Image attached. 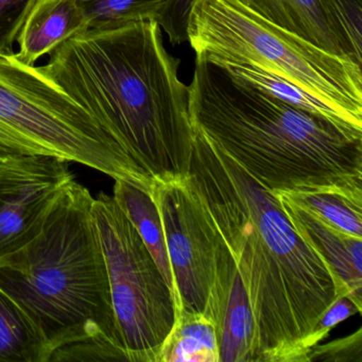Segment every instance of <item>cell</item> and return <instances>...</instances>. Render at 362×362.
Returning a JSON list of instances; mask_svg holds the SVG:
<instances>
[{
	"instance_id": "cell-20",
	"label": "cell",
	"mask_w": 362,
	"mask_h": 362,
	"mask_svg": "<svg viewBox=\"0 0 362 362\" xmlns=\"http://www.w3.org/2000/svg\"><path fill=\"white\" fill-rule=\"evenodd\" d=\"M320 3L347 56L362 66V0H320Z\"/></svg>"
},
{
	"instance_id": "cell-2",
	"label": "cell",
	"mask_w": 362,
	"mask_h": 362,
	"mask_svg": "<svg viewBox=\"0 0 362 362\" xmlns=\"http://www.w3.org/2000/svg\"><path fill=\"white\" fill-rule=\"evenodd\" d=\"M42 65L126 152L150 186L187 177L194 146L189 90L156 21L86 30Z\"/></svg>"
},
{
	"instance_id": "cell-24",
	"label": "cell",
	"mask_w": 362,
	"mask_h": 362,
	"mask_svg": "<svg viewBox=\"0 0 362 362\" xmlns=\"http://www.w3.org/2000/svg\"><path fill=\"white\" fill-rule=\"evenodd\" d=\"M194 1L196 0H167L158 24L167 33L173 45H181L188 41V18Z\"/></svg>"
},
{
	"instance_id": "cell-7",
	"label": "cell",
	"mask_w": 362,
	"mask_h": 362,
	"mask_svg": "<svg viewBox=\"0 0 362 362\" xmlns=\"http://www.w3.org/2000/svg\"><path fill=\"white\" fill-rule=\"evenodd\" d=\"M92 216L109 275L112 305L130 362H158L173 329V292L141 235L113 196L100 192Z\"/></svg>"
},
{
	"instance_id": "cell-16",
	"label": "cell",
	"mask_w": 362,
	"mask_h": 362,
	"mask_svg": "<svg viewBox=\"0 0 362 362\" xmlns=\"http://www.w3.org/2000/svg\"><path fill=\"white\" fill-rule=\"evenodd\" d=\"M158 362H220L213 322L203 313L181 311L165 339Z\"/></svg>"
},
{
	"instance_id": "cell-21",
	"label": "cell",
	"mask_w": 362,
	"mask_h": 362,
	"mask_svg": "<svg viewBox=\"0 0 362 362\" xmlns=\"http://www.w3.org/2000/svg\"><path fill=\"white\" fill-rule=\"evenodd\" d=\"M37 0H0V56L13 52L21 29Z\"/></svg>"
},
{
	"instance_id": "cell-18",
	"label": "cell",
	"mask_w": 362,
	"mask_h": 362,
	"mask_svg": "<svg viewBox=\"0 0 362 362\" xmlns=\"http://www.w3.org/2000/svg\"><path fill=\"white\" fill-rule=\"evenodd\" d=\"M0 361L49 362V353L30 320L0 289Z\"/></svg>"
},
{
	"instance_id": "cell-11",
	"label": "cell",
	"mask_w": 362,
	"mask_h": 362,
	"mask_svg": "<svg viewBox=\"0 0 362 362\" xmlns=\"http://www.w3.org/2000/svg\"><path fill=\"white\" fill-rule=\"evenodd\" d=\"M298 236L327 262L344 286L347 298L362 308V238L330 226L294 203L283 192H273Z\"/></svg>"
},
{
	"instance_id": "cell-14",
	"label": "cell",
	"mask_w": 362,
	"mask_h": 362,
	"mask_svg": "<svg viewBox=\"0 0 362 362\" xmlns=\"http://www.w3.org/2000/svg\"><path fill=\"white\" fill-rule=\"evenodd\" d=\"M113 192V198L141 235L175 298V281L164 228L151 194L126 180H115Z\"/></svg>"
},
{
	"instance_id": "cell-15",
	"label": "cell",
	"mask_w": 362,
	"mask_h": 362,
	"mask_svg": "<svg viewBox=\"0 0 362 362\" xmlns=\"http://www.w3.org/2000/svg\"><path fill=\"white\" fill-rule=\"evenodd\" d=\"M279 192L330 226L362 238V184Z\"/></svg>"
},
{
	"instance_id": "cell-13",
	"label": "cell",
	"mask_w": 362,
	"mask_h": 362,
	"mask_svg": "<svg viewBox=\"0 0 362 362\" xmlns=\"http://www.w3.org/2000/svg\"><path fill=\"white\" fill-rule=\"evenodd\" d=\"M271 24L289 31L326 52L349 59L320 0H236ZM351 60V59H349Z\"/></svg>"
},
{
	"instance_id": "cell-3",
	"label": "cell",
	"mask_w": 362,
	"mask_h": 362,
	"mask_svg": "<svg viewBox=\"0 0 362 362\" xmlns=\"http://www.w3.org/2000/svg\"><path fill=\"white\" fill-rule=\"evenodd\" d=\"M94 198L74 180L42 232L0 260V289L39 332L50 361H128L92 216Z\"/></svg>"
},
{
	"instance_id": "cell-19",
	"label": "cell",
	"mask_w": 362,
	"mask_h": 362,
	"mask_svg": "<svg viewBox=\"0 0 362 362\" xmlns=\"http://www.w3.org/2000/svg\"><path fill=\"white\" fill-rule=\"evenodd\" d=\"M88 30L119 28L137 22L156 21L167 0H77Z\"/></svg>"
},
{
	"instance_id": "cell-12",
	"label": "cell",
	"mask_w": 362,
	"mask_h": 362,
	"mask_svg": "<svg viewBox=\"0 0 362 362\" xmlns=\"http://www.w3.org/2000/svg\"><path fill=\"white\" fill-rule=\"evenodd\" d=\"M86 30L77 0H37L18 35L16 57L25 64L35 65L63 42Z\"/></svg>"
},
{
	"instance_id": "cell-8",
	"label": "cell",
	"mask_w": 362,
	"mask_h": 362,
	"mask_svg": "<svg viewBox=\"0 0 362 362\" xmlns=\"http://www.w3.org/2000/svg\"><path fill=\"white\" fill-rule=\"evenodd\" d=\"M152 198L164 228L175 281V317L204 313L211 281L214 230L189 177L154 181Z\"/></svg>"
},
{
	"instance_id": "cell-4",
	"label": "cell",
	"mask_w": 362,
	"mask_h": 362,
	"mask_svg": "<svg viewBox=\"0 0 362 362\" xmlns=\"http://www.w3.org/2000/svg\"><path fill=\"white\" fill-rule=\"evenodd\" d=\"M192 127L271 192L362 184V133L305 113L196 54Z\"/></svg>"
},
{
	"instance_id": "cell-17",
	"label": "cell",
	"mask_w": 362,
	"mask_h": 362,
	"mask_svg": "<svg viewBox=\"0 0 362 362\" xmlns=\"http://www.w3.org/2000/svg\"><path fill=\"white\" fill-rule=\"evenodd\" d=\"M219 64L223 65L232 75L236 76L239 79L247 82L257 90L266 93L269 96L286 103L289 107L300 110L305 113L327 118L330 122H334L346 130L362 133V129L356 127L340 112L332 109L315 97L311 96L310 94L288 80L267 73L253 65L239 64V63H219Z\"/></svg>"
},
{
	"instance_id": "cell-1",
	"label": "cell",
	"mask_w": 362,
	"mask_h": 362,
	"mask_svg": "<svg viewBox=\"0 0 362 362\" xmlns=\"http://www.w3.org/2000/svg\"><path fill=\"white\" fill-rule=\"evenodd\" d=\"M194 132L188 177L247 291L255 324L253 362H309L307 336L346 289L294 230L274 192Z\"/></svg>"
},
{
	"instance_id": "cell-6",
	"label": "cell",
	"mask_w": 362,
	"mask_h": 362,
	"mask_svg": "<svg viewBox=\"0 0 362 362\" xmlns=\"http://www.w3.org/2000/svg\"><path fill=\"white\" fill-rule=\"evenodd\" d=\"M0 154L52 156L150 192L115 139L43 67L0 56Z\"/></svg>"
},
{
	"instance_id": "cell-5",
	"label": "cell",
	"mask_w": 362,
	"mask_h": 362,
	"mask_svg": "<svg viewBox=\"0 0 362 362\" xmlns=\"http://www.w3.org/2000/svg\"><path fill=\"white\" fill-rule=\"evenodd\" d=\"M187 37L194 54L288 80L362 129V66L354 61L271 24L236 0H196Z\"/></svg>"
},
{
	"instance_id": "cell-9",
	"label": "cell",
	"mask_w": 362,
	"mask_h": 362,
	"mask_svg": "<svg viewBox=\"0 0 362 362\" xmlns=\"http://www.w3.org/2000/svg\"><path fill=\"white\" fill-rule=\"evenodd\" d=\"M66 160L0 154V260L31 243L75 180Z\"/></svg>"
},
{
	"instance_id": "cell-22",
	"label": "cell",
	"mask_w": 362,
	"mask_h": 362,
	"mask_svg": "<svg viewBox=\"0 0 362 362\" xmlns=\"http://www.w3.org/2000/svg\"><path fill=\"white\" fill-rule=\"evenodd\" d=\"M362 362V329L337 339L327 344H317L309 353V362Z\"/></svg>"
},
{
	"instance_id": "cell-23",
	"label": "cell",
	"mask_w": 362,
	"mask_h": 362,
	"mask_svg": "<svg viewBox=\"0 0 362 362\" xmlns=\"http://www.w3.org/2000/svg\"><path fill=\"white\" fill-rule=\"evenodd\" d=\"M358 313H360L359 309L347 296L337 298L330 305L329 308L317 320V323L307 336L304 342L306 351L310 353L311 349L325 340L329 336L330 332L338 324Z\"/></svg>"
},
{
	"instance_id": "cell-10",
	"label": "cell",
	"mask_w": 362,
	"mask_h": 362,
	"mask_svg": "<svg viewBox=\"0 0 362 362\" xmlns=\"http://www.w3.org/2000/svg\"><path fill=\"white\" fill-rule=\"evenodd\" d=\"M213 230L211 281L203 315L215 325L220 362H253L255 324L251 305L230 250L214 226Z\"/></svg>"
}]
</instances>
